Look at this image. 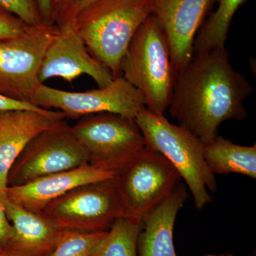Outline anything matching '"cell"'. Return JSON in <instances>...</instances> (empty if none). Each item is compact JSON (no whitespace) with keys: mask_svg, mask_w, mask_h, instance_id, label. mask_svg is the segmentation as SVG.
<instances>
[{"mask_svg":"<svg viewBox=\"0 0 256 256\" xmlns=\"http://www.w3.org/2000/svg\"><path fill=\"white\" fill-rule=\"evenodd\" d=\"M252 86L229 62L226 48L194 55L176 84L168 110L178 126L204 144L218 136V128L230 120L248 116L244 100Z\"/></svg>","mask_w":256,"mask_h":256,"instance_id":"cell-1","label":"cell"},{"mask_svg":"<svg viewBox=\"0 0 256 256\" xmlns=\"http://www.w3.org/2000/svg\"><path fill=\"white\" fill-rule=\"evenodd\" d=\"M153 0H96L72 21L90 54L121 76L120 64L134 34L152 12Z\"/></svg>","mask_w":256,"mask_h":256,"instance_id":"cell-2","label":"cell"},{"mask_svg":"<svg viewBox=\"0 0 256 256\" xmlns=\"http://www.w3.org/2000/svg\"><path fill=\"white\" fill-rule=\"evenodd\" d=\"M120 70L122 76L144 95L146 108L164 114L171 102L178 74L164 32L152 14L133 36Z\"/></svg>","mask_w":256,"mask_h":256,"instance_id":"cell-3","label":"cell"},{"mask_svg":"<svg viewBox=\"0 0 256 256\" xmlns=\"http://www.w3.org/2000/svg\"><path fill=\"white\" fill-rule=\"evenodd\" d=\"M146 146L166 158L185 182L194 206L202 210L212 202L210 192L217 190L215 174L207 166L203 144L191 132L171 124L164 114L143 108L136 117Z\"/></svg>","mask_w":256,"mask_h":256,"instance_id":"cell-4","label":"cell"},{"mask_svg":"<svg viewBox=\"0 0 256 256\" xmlns=\"http://www.w3.org/2000/svg\"><path fill=\"white\" fill-rule=\"evenodd\" d=\"M70 130L89 164L118 172L146 146L136 119L119 114L84 116Z\"/></svg>","mask_w":256,"mask_h":256,"instance_id":"cell-5","label":"cell"},{"mask_svg":"<svg viewBox=\"0 0 256 256\" xmlns=\"http://www.w3.org/2000/svg\"><path fill=\"white\" fill-rule=\"evenodd\" d=\"M182 180L178 172L162 154L146 146L116 178L124 217L142 222L176 190Z\"/></svg>","mask_w":256,"mask_h":256,"instance_id":"cell-6","label":"cell"},{"mask_svg":"<svg viewBox=\"0 0 256 256\" xmlns=\"http://www.w3.org/2000/svg\"><path fill=\"white\" fill-rule=\"evenodd\" d=\"M116 178L73 188L47 204L40 214L62 230L107 232L124 216Z\"/></svg>","mask_w":256,"mask_h":256,"instance_id":"cell-7","label":"cell"},{"mask_svg":"<svg viewBox=\"0 0 256 256\" xmlns=\"http://www.w3.org/2000/svg\"><path fill=\"white\" fill-rule=\"evenodd\" d=\"M88 163V156L65 119L28 143L13 163L8 186H20Z\"/></svg>","mask_w":256,"mask_h":256,"instance_id":"cell-8","label":"cell"},{"mask_svg":"<svg viewBox=\"0 0 256 256\" xmlns=\"http://www.w3.org/2000/svg\"><path fill=\"white\" fill-rule=\"evenodd\" d=\"M31 104L41 108L60 111L72 118L101 112L136 118L146 107V100L142 92L121 76L107 86L85 92H69L41 84L33 94Z\"/></svg>","mask_w":256,"mask_h":256,"instance_id":"cell-9","label":"cell"},{"mask_svg":"<svg viewBox=\"0 0 256 256\" xmlns=\"http://www.w3.org/2000/svg\"><path fill=\"white\" fill-rule=\"evenodd\" d=\"M57 26L42 24L30 26L14 38L0 42V94L31 104L41 84L38 73Z\"/></svg>","mask_w":256,"mask_h":256,"instance_id":"cell-10","label":"cell"},{"mask_svg":"<svg viewBox=\"0 0 256 256\" xmlns=\"http://www.w3.org/2000/svg\"><path fill=\"white\" fill-rule=\"evenodd\" d=\"M57 28L42 60L40 82L44 84L48 79L58 77L72 82L80 76L88 75L98 88L110 85L114 80L110 70L90 54L72 20L60 24Z\"/></svg>","mask_w":256,"mask_h":256,"instance_id":"cell-11","label":"cell"},{"mask_svg":"<svg viewBox=\"0 0 256 256\" xmlns=\"http://www.w3.org/2000/svg\"><path fill=\"white\" fill-rule=\"evenodd\" d=\"M215 0H153L151 14L156 16L169 44L176 74L194 56V42Z\"/></svg>","mask_w":256,"mask_h":256,"instance_id":"cell-12","label":"cell"},{"mask_svg":"<svg viewBox=\"0 0 256 256\" xmlns=\"http://www.w3.org/2000/svg\"><path fill=\"white\" fill-rule=\"evenodd\" d=\"M56 110H15L0 112V192L5 194L10 168L32 140L66 118Z\"/></svg>","mask_w":256,"mask_h":256,"instance_id":"cell-13","label":"cell"},{"mask_svg":"<svg viewBox=\"0 0 256 256\" xmlns=\"http://www.w3.org/2000/svg\"><path fill=\"white\" fill-rule=\"evenodd\" d=\"M119 172L87 163L37 180L28 184L8 188L6 198L25 210L40 213L47 204L82 185L112 180Z\"/></svg>","mask_w":256,"mask_h":256,"instance_id":"cell-14","label":"cell"},{"mask_svg":"<svg viewBox=\"0 0 256 256\" xmlns=\"http://www.w3.org/2000/svg\"><path fill=\"white\" fill-rule=\"evenodd\" d=\"M5 212L13 227V236L4 250L12 256H48L62 229L40 213L18 206L6 196Z\"/></svg>","mask_w":256,"mask_h":256,"instance_id":"cell-15","label":"cell"},{"mask_svg":"<svg viewBox=\"0 0 256 256\" xmlns=\"http://www.w3.org/2000/svg\"><path fill=\"white\" fill-rule=\"evenodd\" d=\"M188 198V188L181 183L143 218L138 238V256H178L173 238L174 224Z\"/></svg>","mask_w":256,"mask_h":256,"instance_id":"cell-16","label":"cell"},{"mask_svg":"<svg viewBox=\"0 0 256 256\" xmlns=\"http://www.w3.org/2000/svg\"><path fill=\"white\" fill-rule=\"evenodd\" d=\"M204 156L214 174H238L256 178V144L242 146L217 136L205 144Z\"/></svg>","mask_w":256,"mask_h":256,"instance_id":"cell-17","label":"cell"},{"mask_svg":"<svg viewBox=\"0 0 256 256\" xmlns=\"http://www.w3.org/2000/svg\"><path fill=\"white\" fill-rule=\"evenodd\" d=\"M218 8L203 23L194 42V55L226 48L230 24L246 0H217Z\"/></svg>","mask_w":256,"mask_h":256,"instance_id":"cell-18","label":"cell"},{"mask_svg":"<svg viewBox=\"0 0 256 256\" xmlns=\"http://www.w3.org/2000/svg\"><path fill=\"white\" fill-rule=\"evenodd\" d=\"M142 222L122 216L118 218L90 256H138V235Z\"/></svg>","mask_w":256,"mask_h":256,"instance_id":"cell-19","label":"cell"},{"mask_svg":"<svg viewBox=\"0 0 256 256\" xmlns=\"http://www.w3.org/2000/svg\"><path fill=\"white\" fill-rule=\"evenodd\" d=\"M107 232L82 233L62 230L54 248L48 256H90Z\"/></svg>","mask_w":256,"mask_h":256,"instance_id":"cell-20","label":"cell"},{"mask_svg":"<svg viewBox=\"0 0 256 256\" xmlns=\"http://www.w3.org/2000/svg\"><path fill=\"white\" fill-rule=\"evenodd\" d=\"M0 5L28 26L43 24L34 0H0Z\"/></svg>","mask_w":256,"mask_h":256,"instance_id":"cell-21","label":"cell"},{"mask_svg":"<svg viewBox=\"0 0 256 256\" xmlns=\"http://www.w3.org/2000/svg\"><path fill=\"white\" fill-rule=\"evenodd\" d=\"M30 26L0 5V42L14 38L28 31Z\"/></svg>","mask_w":256,"mask_h":256,"instance_id":"cell-22","label":"cell"},{"mask_svg":"<svg viewBox=\"0 0 256 256\" xmlns=\"http://www.w3.org/2000/svg\"><path fill=\"white\" fill-rule=\"evenodd\" d=\"M94 1L96 0H60L56 20L58 24L72 20Z\"/></svg>","mask_w":256,"mask_h":256,"instance_id":"cell-23","label":"cell"},{"mask_svg":"<svg viewBox=\"0 0 256 256\" xmlns=\"http://www.w3.org/2000/svg\"><path fill=\"white\" fill-rule=\"evenodd\" d=\"M6 195L0 192V248L4 249L13 236V227L5 212Z\"/></svg>","mask_w":256,"mask_h":256,"instance_id":"cell-24","label":"cell"},{"mask_svg":"<svg viewBox=\"0 0 256 256\" xmlns=\"http://www.w3.org/2000/svg\"><path fill=\"white\" fill-rule=\"evenodd\" d=\"M60 0H36V6L41 16L42 22L54 26L56 18L57 9Z\"/></svg>","mask_w":256,"mask_h":256,"instance_id":"cell-25","label":"cell"},{"mask_svg":"<svg viewBox=\"0 0 256 256\" xmlns=\"http://www.w3.org/2000/svg\"><path fill=\"white\" fill-rule=\"evenodd\" d=\"M15 110H42L43 108L28 102L15 100L0 94V112Z\"/></svg>","mask_w":256,"mask_h":256,"instance_id":"cell-26","label":"cell"},{"mask_svg":"<svg viewBox=\"0 0 256 256\" xmlns=\"http://www.w3.org/2000/svg\"><path fill=\"white\" fill-rule=\"evenodd\" d=\"M204 256H234L233 254H230V252H224V254H206Z\"/></svg>","mask_w":256,"mask_h":256,"instance_id":"cell-27","label":"cell"},{"mask_svg":"<svg viewBox=\"0 0 256 256\" xmlns=\"http://www.w3.org/2000/svg\"><path fill=\"white\" fill-rule=\"evenodd\" d=\"M0 256H12L10 255L9 252H6L4 249L0 248Z\"/></svg>","mask_w":256,"mask_h":256,"instance_id":"cell-28","label":"cell"},{"mask_svg":"<svg viewBox=\"0 0 256 256\" xmlns=\"http://www.w3.org/2000/svg\"></svg>","mask_w":256,"mask_h":256,"instance_id":"cell-29","label":"cell"}]
</instances>
